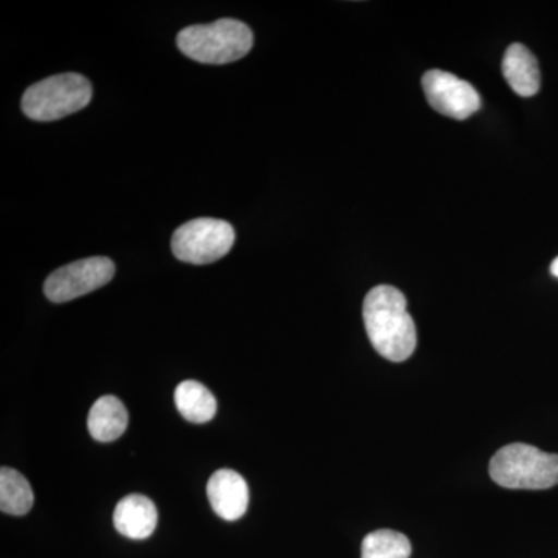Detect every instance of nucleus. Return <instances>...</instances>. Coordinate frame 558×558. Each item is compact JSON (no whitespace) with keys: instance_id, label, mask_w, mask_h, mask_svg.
Returning a JSON list of instances; mask_svg holds the SVG:
<instances>
[{"instance_id":"3","label":"nucleus","mask_w":558,"mask_h":558,"mask_svg":"<svg viewBox=\"0 0 558 558\" xmlns=\"http://www.w3.org/2000/svg\"><path fill=\"white\" fill-rule=\"evenodd\" d=\"M488 473L501 487L545 490L558 484V454L527 444H510L492 458Z\"/></svg>"},{"instance_id":"4","label":"nucleus","mask_w":558,"mask_h":558,"mask_svg":"<svg viewBox=\"0 0 558 558\" xmlns=\"http://www.w3.org/2000/svg\"><path fill=\"white\" fill-rule=\"evenodd\" d=\"M92 84L80 73H61L33 84L22 97V110L35 121H54L86 108Z\"/></svg>"},{"instance_id":"14","label":"nucleus","mask_w":558,"mask_h":558,"mask_svg":"<svg viewBox=\"0 0 558 558\" xmlns=\"http://www.w3.org/2000/svg\"><path fill=\"white\" fill-rule=\"evenodd\" d=\"M410 539L391 529L371 532L362 543V558H410Z\"/></svg>"},{"instance_id":"8","label":"nucleus","mask_w":558,"mask_h":558,"mask_svg":"<svg viewBox=\"0 0 558 558\" xmlns=\"http://www.w3.org/2000/svg\"><path fill=\"white\" fill-rule=\"evenodd\" d=\"M209 505L218 517L236 521L244 517L248 508V486L234 470H218L207 484Z\"/></svg>"},{"instance_id":"10","label":"nucleus","mask_w":558,"mask_h":558,"mask_svg":"<svg viewBox=\"0 0 558 558\" xmlns=\"http://www.w3.org/2000/svg\"><path fill=\"white\" fill-rule=\"evenodd\" d=\"M502 75L520 97H534L542 86L537 58L520 43L512 44L506 50Z\"/></svg>"},{"instance_id":"13","label":"nucleus","mask_w":558,"mask_h":558,"mask_svg":"<svg viewBox=\"0 0 558 558\" xmlns=\"http://www.w3.org/2000/svg\"><path fill=\"white\" fill-rule=\"evenodd\" d=\"M35 502L31 483L17 470H0V509L9 515L22 517L31 512Z\"/></svg>"},{"instance_id":"6","label":"nucleus","mask_w":558,"mask_h":558,"mask_svg":"<svg viewBox=\"0 0 558 558\" xmlns=\"http://www.w3.org/2000/svg\"><path fill=\"white\" fill-rule=\"evenodd\" d=\"M116 275V264L105 256H94L54 270L44 284L51 303H65L108 284Z\"/></svg>"},{"instance_id":"15","label":"nucleus","mask_w":558,"mask_h":558,"mask_svg":"<svg viewBox=\"0 0 558 558\" xmlns=\"http://www.w3.org/2000/svg\"><path fill=\"white\" fill-rule=\"evenodd\" d=\"M550 274L558 278V258L554 260L553 266H550Z\"/></svg>"},{"instance_id":"2","label":"nucleus","mask_w":558,"mask_h":558,"mask_svg":"<svg viewBox=\"0 0 558 558\" xmlns=\"http://www.w3.org/2000/svg\"><path fill=\"white\" fill-rule=\"evenodd\" d=\"M178 47L190 60L202 64H229L242 60L253 47V32L236 20L191 25L178 35Z\"/></svg>"},{"instance_id":"5","label":"nucleus","mask_w":558,"mask_h":558,"mask_svg":"<svg viewBox=\"0 0 558 558\" xmlns=\"http://www.w3.org/2000/svg\"><path fill=\"white\" fill-rule=\"evenodd\" d=\"M234 240V229L226 220L201 218L174 231L171 248L182 263L205 266L223 258L233 248Z\"/></svg>"},{"instance_id":"11","label":"nucleus","mask_w":558,"mask_h":558,"mask_svg":"<svg viewBox=\"0 0 558 558\" xmlns=\"http://www.w3.org/2000/svg\"><path fill=\"white\" fill-rule=\"evenodd\" d=\"M128 422L130 416L123 402L116 396H102L92 405L87 427L98 442H112L126 432Z\"/></svg>"},{"instance_id":"1","label":"nucleus","mask_w":558,"mask_h":558,"mask_svg":"<svg viewBox=\"0 0 558 558\" xmlns=\"http://www.w3.org/2000/svg\"><path fill=\"white\" fill-rule=\"evenodd\" d=\"M363 319L371 343L391 362L410 359L417 344L416 325L407 310V299L392 286H377L363 303Z\"/></svg>"},{"instance_id":"7","label":"nucleus","mask_w":558,"mask_h":558,"mask_svg":"<svg viewBox=\"0 0 558 558\" xmlns=\"http://www.w3.org/2000/svg\"><path fill=\"white\" fill-rule=\"evenodd\" d=\"M425 97L436 112L454 120H468L481 108L478 90L444 70H429L422 78Z\"/></svg>"},{"instance_id":"9","label":"nucleus","mask_w":558,"mask_h":558,"mask_svg":"<svg viewBox=\"0 0 558 558\" xmlns=\"http://www.w3.org/2000/svg\"><path fill=\"white\" fill-rule=\"evenodd\" d=\"M159 513L145 495H130L121 499L113 512V524L123 537L145 539L156 531Z\"/></svg>"},{"instance_id":"12","label":"nucleus","mask_w":558,"mask_h":558,"mask_svg":"<svg viewBox=\"0 0 558 558\" xmlns=\"http://www.w3.org/2000/svg\"><path fill=\"white\" fill-rule=\"evenodd\" d=\"M175 407L179 413L193 424H205L216 416L218 402L205 385L196 380H185L175 388Z\"/></svg>"}]
</instances>
